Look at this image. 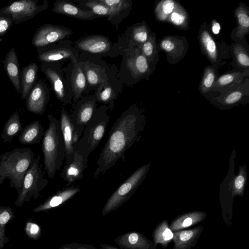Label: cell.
<instances>
[{
	"label": "cell",
	"instance_id": "f907efd6",
	"mask_svg": "<svg viewBox=\"0 0 249 249\" xmlns=\"http://www.w3.org/2000/svg\"><path fill=\"white\" fill-rule=\"evenodd\" d=\"M77 249H86L85 248H84V247H80Z\"/></svg>",
	"mask_w": 249,
	"mask_h": 249
},
{
	"label": "cell",
	"instance_id": "bcb514c9",
	"mask_svg": "<svg viewBox=\"0 0 249 249\" xmlns=\"http://www.w3.org/2000/svg\"><path fill=\"white\" fill-rule=\"evenodd\" d=\"M10 218L9 213L4 211L0 214V224H4L6 223Z\"/></svg>",
	"mask_w": 249,
	"mask_h": 249
},
{
	"label": "cell",
	"instance_id": "44dd1931",
	"mask_svg": "<svg viewBox=\"0 0 249 249\" xmlns=\"http://www.w3.org/2000/svg\"><path fill=\"white\" fill-rule=\"evenodd\" d=\"M198 38L202 52L213 66L217 67L220 63L217 46L212 36L209 27L205 22L202 24L200 28Z\"/></svg>",
	"mask_w": 249,
	"mask_h": 249
},
{
	"label": "cell",
	"instance_id": "c3c4849f",
	"mask_svg": "<svg viewBox=\"0 0 249 249\" xmlns=\"http://www.w3.org/2000/svg\"><path fill=\"white\" fill-rule=\"evenodd\" d=\"M100 246L102 249H118L108 245H101Z\"/></svg>",
	"mask_w": 249,
	"mask_h": 249
},
{
	"label": "cell",
	"instance_id": "2e32d148",
	"mask_svg": "<svg viewBox=\"0 0 249 249\" xmlns=\"http://www.w3.org/2000/svg\"><path fill=\"white\" fill-rule=\"evenodd\" d=\"M50 90L42 79L36 81L26 101V108L30 112L41 115L47 108L50 100Z\"/></svg>",
	"mask_w": 249,
	"mask_h": 249
},
{
	"label": "cell",
	"instance_id": "8d00e7d4",
	"mask_svg": "<svg viewBox=\"0 0 249 249\" xmlns=\"http://www.w3.org/2000/svg\"><path fill=\"white\" fill-rule=\"evenodd\" d=\"M167 22L183 30H187L189 28L190 18L188 14L184 7L178 2L168 17Z\"/></svg>",
	"mask_w": 249,
	"mask_h": 249
},
{
	"label": "cell",
	"instance_id": "ac0fdd59",
	"mask_svg": "<svg viewBox=\"0 0 249 249\" xmlns=\"http://www.w3.org/2000/svg\"><path fill=\"white\" fill-rule=\"evenodd\" d=\"M59 123L65 149L66 162L72 158L80 138L72 124L71 114L64 107L60 112Z\"/></svg>",
	"mask_w": 249,
	"mask_h": 249
},
{
	"label": "cell",
	"instance_id": "d6986e66",
	"mask_svg": "<svg viewBox=\"0 0 249 249\" xmlns=\"http://www.w3.org/2000/svg\"><path fill=\"white\" fill-rule=\"evenodd\" d=\"M151 31L145 21L132 24L119 36L118 43L123 49L139 47L148 39Z\"/></svg>",
	"mask_w": 249,
	"mask_h": 249
},
{
	"label": "cell",
	"instance_id": "52a82bcc",
	"mask_svg": "<svg viewBox=\"0 0 249 249\" xmlns=\"http://www.w3.org/2000/svg\"><path fill=\"white\" fill-rule=\"evenodd\" d=\"M149 165H144L129 176L113 193L106 203L102 214L116 210L128 200L146 177Z\"/></svg>",
	"mask_w": 249,
	"mask_h": 249
},
{
	"label": "cell",
	"instance_id": "603a6c76",
	"mask_svg": "<svg viewBox=\"0 0 249 249\" xmlns=\"http://www.w3.org/2000/svg\"><path fill=\"white\" fill-rule=\"evenodd\" d=\"M52 11L54 13L80 20H90L99 18L90 11H85L68 0H58L53 5Z\"/></svg>",
	"mask_w": 249,
	"mask_h": 249
},
{
	"label": "cell",
	"instance_id": "681fc988",
	"mask_svg": "<svg viewBox=\"0 0 249 249\" xmlns=\"http://www.w3.org/2000/svg\"><path fill=\"white\" fill-rule=\"evenodd\" d=\"M60 249H71L70 248L63 247L62 248H60Z\"/></svg>",
	"mask_w": 249,
	"mask_h": 249
},
{
	"label": "cell",
	"instance_id": "83f0119b",
	"mask_svg": "<svg viewBox=\"0 0 249 249\" xmlns=\"http://www.w3.org/2000/svg\"><path fill=\"white\" fill-rule=\"evenodd\" d=\"M249 74L248 69L243 71H234L226 73L217 77L211 91H217L222 93L242 83L245 80V77H248Z\"/></svg>",
	"mask_w": 249,
	"mask_h": 249
},
{
	"label": "cell",
	"instance_id": "f6af8a7d",
	"mask_svg": "<svg viewBox=\"0 0 249 249\" xmlns=\"http://www.w3.org/2000/svg\"><path fill=\"white\" fill-rule=\"evenodd\" d=\"M220 25L216 20L213 19L211 24V31L214 35H218L220 30Z\"/></svg>",
	"mask_w": 249,
	"mask_h": 249
},
{
	"label": "cell",
	"instance_id": "5bb4252c",
	"mask_svg": "<svg viewBox=\"0 0 249 249\" xmlns=\"http://www.w3.org/2000/svg\"><path fill=\"white\" fill-rule=\"evenodd\" d=\"M97 104L94 93L83 96L75 104L71 116L72 124L79 138L81 137L85 126L97 109Z\"/></svg>",
	"mask_w": 249,
	"mask_h": 249
},
{
	"label": "cell",
	"instance_id": "5b68a950",
	"mask_svg": "<svg viewBox=\"0 0 249 249\" xmlns=\"http://www.w3.org/2000/svg\"><path fill=\"white\" fill-rule=\"evenodd\" d=\"M64 67L61 62H41V71L49 80L55 97L64 105L72 102L71 73L73 63Z\"/></svg>",
	"mask_w": 249,
	"mask_h": 249
},
{
	"label": "cell",
	"instance_id": "1f68e13d",
	"mask_svg": "<svg viewBox=\"0 0 249 249\" xmlns=\"http://www.w3.org/2000/svg\"><path fill=\"white\" fill-rule=\"evenodd\" d=\"M38 66L36 62H33L23 67L20 71V83L22 89L21 98L26 100L30 91L36 81Z\"/></svg>",
	"mask_w": 249,
	"mask_h": 249
},
{
	"label": "cell",
	"instance_id": "60d3db41",
	"mask_svg": "<svg viewBox=\"0 0 249 249\" xmlns=\"http://www.w3.org/2000/svg\"><path fill=\"white\" fill-rule=\"evenodd\" d=\"M177 3L173 0H162L160 1L155 6L154 10L156 19L159 21L167 22Z\"/></svg>",
	"mask_w": 249,
	"mask_h": 249
},
{
	"label": "cell",
	"instance_id": "ab89813d",
	"mask_svg": "<svg viewBox=\"0 0 249 249\" xmlns=\"http://www.w3.org/2000/svg\"><path fill=\"white\" fill-rule=\"evenodd\" d=\"M217 74L216 67L208 66L205 67L198 88L199 91L202 95L211 91L213 84L218 77Z\"/></svg>",
	"mask_w": 249,
	"mask_h": 249
},
{
	"label": "cell",
	"instance_id": "3957f363",
	"mask_svg": "<svg viewBox=\"0 0 249 249\" xmlns=\"http://www.w3.org/2000/svg\"><path fill=\"white\" fill-rule=\"evenodd\" d=\"M35 154L29 148H17L0 155V175L1 184L6 179L10 186L19 194L24 176L31 166Z\"/></svg>",
	"mask_w": 249,
	"mask_h": 249
},
{
	"label": "cell",
	"instance_id": "7bdbcfd3",
	"mask_svg": "<svg viewBox=\"0 0 249 249\" xmlns=\"http://www.w3.org/2000/svg\"><path fill=\"white\" fill-rule=\"evenodd\" d=\"M13 22L8 18L0 16V36H4L11 29Z\"/></svg>",
	"mask_w": 249,
	"mask_h": 249
},
{
	"label": "cell",
	"instance_id": "7a4b0ae2",
	"mask_svg": "<svg viewBox=\"0 0 249 249\" xmlns=\"http://www.w3.org/2000/svg\"><path fill=\"white\" fill-rule=\"evenodd\" d=\"M49 120L48 128L42 138L41 148L44 164V174L53 179L65 159V144L62 137L59 121L52 114L47 116Z\"/></svg>",
	"mask_w": 249,
	"mask_h": 249
},
{
	"label": "cell",
	"instance_id": "4316f807",
	"mask_svg": "<svg viewBox=\"0 0 249 249\" xmlns=\"http://www.w3.org/2000/svg\"><path fill=\"white\" fill-rule=\"evenodd\" d=\"M6 74L18 94H21L20 70L18 58L14 48L7 53L2 61Z\"/></svg>",
	"mask_w": 249,
	"mask_h": 249
},
{
	"label": "cell",
	"instance_id": "7dc6e473",
	"mask_svg": "<svg viewBox=\"0 0 249 249\" xmlns=\"http://www.w3.org/2000/svg\"><path fill=\"white\" fill-rule=\"evenodd\" d=\"M39 231V227L36 224H31V226L30 228V232L32 234H36Z\"/></svg>",
	"mask_w": 249,
	"mask_h": 249
},
{
	"label": "cell",
	"instance_id": "74e56055",
	"mask_svg": "<svg viewBox=\"0 0 249 249\" xmlns=\"http://www.w3.org/2000/svg\"><path fill=\"white\" fill-rule=\"evenodd\" d=\"M138 48L149 64H156L159 60V50L155 33L151 32L147 40Z\"/></svg>",
	"mask_w": 249,
	"mask_h": 249
},
{
	"label": "cell",
	"instance_id": "30bf717a",
	"mask_svg": "<svg viewBox=\"0 0 249 249\" xmlns=\"http://www.w3.org/2000/svg\"><path fill=\"white\" fill-rule=\"evenodd\" d=\"M76 58L86 78L87 87L85 95H87L91 90H95L105 81L109 65L102 57L85 53H80Z\"/></svg>",
	"mask_w": 249,
	"mask_h": 249
},
{
	"label": "cell",
	"instance_id": "484cf974",
	"mask_svg": "<svg viewBox=\"0 0 249 249\" xmlns=\"http://www.w3.org/2000/svg\"><path fill=\"white\" fill-rule=\"evenodd\" d=\"M71 59L73 63V67L71 73V85L73 93L72 102L75 104L77 101L85 95L87 87L85 74L80 63L75 56H72Z\"/></svg>",
	"mask_w": 249,
	"mask_h": 249
},
{
	"label": "cell",
	"instance_id": "f35d334b",
	"mask_svg": "<svg viewBox=\"0 0 249 249\" xmlns=\"http://www.w3.org/2000/svg\"><path fill=\"white\" fill-rule=\"evenodd\" d=\"M79 4L78 6L85 11H90L94 15L101 17H108V8L99 0H73Z\"/></svg>",
	"mask_w": 249,
	"mask_h": 249
},
{
	"label": "cell",
	"instance_id": "7402d4cb",
	"mask_svg": "<svg viewBox=\"0 0 249 249\" xmlns=\"http://www.w3.org/2000/svg\"><path fill=\"white\" fill-rule=\"evenodd\" d=\"M109 9L107 20L118 29L119 25L128 17L132 9L131 0H99Z\"/></svg>",
	"mask_w": 249,
	"mask_h": 249
},
{
	"label": "cell",
	"instance_id": "6da1fadb",
	"mask_svg": "<svg viewBox=\"0 0 249 249\" xmlns=\"http://www.w3.org/2000/svg\"><path fill=\"white\" fill-rule=\"evenodd\" d=\"M143 121V116L136 105L121 114L111 126L107 140L99 156L94 178L105 174L119 160H125L126 151L140 139Z\"/></svg>",
	"mask_w": 249,
	"mask_h": 249
},
{
	"label": "cell",
	"instance_id": "9c48e42d",
	"mask_svg": "<svg viewBox=\"0 0 249 249\" xmlns=\"http://www.w3.org/2000/svg\"><path fill=\"white\" fill-rule=\"evenodd\" d=\"M48 0H20L14 1L0 9V16L11 18L13 23L19 24L33 18L46 10Z\"/></svg>",
	"mask_w": 249,
	"mask_h": 249
},
{
	"label": "cell",
	"instance_id": "ffe728a7",
	"mask_svg": "<svg viewBox=\"0 0 249 249\" xmlns=\"http://www.w3.org/2000/svg\"><path fill=\"white\" fill-rule=\"evenodd\" d=\"M88 157L75 150L71 160L66 162L60 174V178L67 182L66 186L84 178V173L88 167Z\"/></svg>",
	"mask_w": 249,
	"mask_h": 249
},
{
	"label": "cell",
	"instance_id": "7c38bea8",
	"mask_svg": "<svg viewBox=\"0 0 249 249\" xmlns=\"http://www.w3.org/2000/svg\"><path fill=\"white\" fill-rule=\"evenodd\" d=\"M118 70L114 65L109 66L105 81L95 90L98 103L107 105L111 111L114 102L123 89V83L117 76Z\"/></svg>",
	"mask_w": 249,
	"mask_h": 249
},
{
	"label": "cell",
	"instance_id": "e575fe53",
	"mask_svg": "<svg viewBox=\"0 0 249 249\" xmlns=\"http://www.w3.org/2000/svg\"><path fill=\"white\" fill-rule=\"evenodd\" d=\"M237 26L235 35L241 39L249 32V10L248 7L243 3H239L234 11Z\"/></svg>",
	"mask_w": 249,
	"mask_h": 249
},
{
	"label": "cell",
	"instance_id": "ba28073f",
	"mask_svg": "<svg viewBox=\"0 0 249 249\" xmlns=\"http://www.w3.org/2000/svg\"><path fill=\"white\" fill-rule=\"evenodd\" d=\"M74 47L79 53L100 57H116L123 53L118 42L112 43L108 37L102 35H92L79 38L74 43Z\"/></svg>",
	"mask_w": 249,
	"mask_h": 249
},
{
	"label": "cell",
	"instance_id": "d6a6232c",
	"mask_svg": "<svg viewBox=\"0 0 249 249\" xmlns=\"http://www.w3.org/2000/svg\"><path fill=\"white\" fill-rule=\"evenodd\" d=\"M81 191L79 186L71 185L58 190L50 196L43 204L42 209L53 208L64 204L67 201L73 197Z\"/></svg>",
	"mask_w": 249,
	"mask_h": 249
},
{
	"label": "cell",
	"instance_id": "9a60e30c",
	"mask_svg": "<svg viewBox=\"0 0 249 249\" xmlns=\"http://www.w3.org/2000/svg\"><path fill=\"white\" fill-rule=\"evenodd\" d=\"M73 31L68 27L46 23L39 27L34 34L31 44L35 48H41L67 39Z\"/></svg>",
	"mask_w": 249,
	"mask_h": 249
},
{
	"label": "cell",
	"instance_id": "d4e9b609",
	"mask_svg": "<svg viewBox=\"0 0 249 249\" xmlns=\"http://www.w3.org/2000/svg\"><path fill=\"white\" fill-rule=\"evenodd\" d=\"M204 227L197 226L189 230H181L174 232L172 241L173 249H191L196 245Z\"/></svg>",
	"mask_w": 249,
	"mask_h": 249
},
{
	"label": "cell",
	"instance_id": "d590c367",
	"mask_svg": "<svg viewBox=\"0 0 249 249\" xmlns=\"http://www.w3.org/2000/svg\"><path fill=\"white\" fill-rule=\"evenodd\" d=\"M173 236V232L169 228L168 221L164 220L156 226L153 231V243L156 246L160 244L165 249L172 241Z\"/></svg>",
	"mask_w": 249,
	"mask_h": 249
},
{
	"label": "cell",
	"instance_id": "cb8c5ba5",
	"mask_svg": "<svg viewBox=\"0 0 249 249\" xmlns=\"http://www.w3.org/2000/svg\"><path fill=\"white\" fill-rule=\"evenodd\" d=\"M115 242L123 249H156L153 242L138 232H129L118 236Z\"/></svg>",
	"mask_w": 249,
	"mask_h": 249
},
{
	"label": "cell",
	"instance_id": "f1b7e54d",
	"mask_svg": "<svg viewBox=\"0 0 249 249\" xmlns=\"http://www.w3.org/2000/svg\"><path fill=\"white\" fill-rule=\"evenodd\" d=\"M249 78L247 77L241 84L233 87L215 98V101L223 105H233L249 97Z\"/></svg>",
	"mask_w": 249,
	"mask_h": 249
},
{
	"label": "cell",
	"instance_id": "b9f144b4",
	"mask_svg": "<svg viewBox=\"0 0 249 249\" xmlns=\"http://www.w3.org/2000/svg\"><path fill=\"white\" fill-rule=\"evenodd\" d=\"M234 57L238 66L248 70L249 56L248 52L240 44H236L233 47Z\"/></svg>",
	"mask_w": 249,
	"mask_h": 249
},
{
	"label": "cell",
	"instance_id": "4fadbf2b",
	"mask_svg": "<svg viewBox=\"0 0 249 249\" xmlns=\"http://www.w3.org/2000/svg\"><path fill=\"white\" fill-rule=\"evenodd\" d=\"M37 58L41 62H61L78 57L80 53L74 47V43L67 39L46 47L37 48Z\"/></svg>",
	"mask_w": 249,
	"mask_h": 249
},
{
	"label": "cell",
	"instance_id": "f546056e",
	"mask_svg": "<svg viewBox=\"0 0 249 249\" xmlns=\"http://www.w3.org/2000/svg\"><path fill=\"white\" fill-rule=\"evenodd\" d=\"M206 217L207 213L205 212H190L176 217L168 224V226L172 231L174 232L196 225L203 221Z\"/></svg>",
	"mask_w": 249,
	"mask_h": 249
},
{
	"label": "cell",
	"instance_id": "e0dca14e",
	"mask_svg": "<svg viewBox=\"0 0 249 249\" xmlns=\"http://www.w3.org/2000/svg\"><path fill=\"white\" fill-rule=\"evenodd\" d=\"M188 48L185 36H168L163 37L158 43V48L165 53L168 61L173 64L184 58Z\"/></svg>",
	"mask_w": 249,
	"mask_h": 249
},
{
	"label": "cell",
	"instance_id": "8992f818",
	"mask_svg": "<svg viewBox=\"0 0 249 249\" xmlns=\"http://www.w3.org/2000/svg\"><path fill=\"white\" fill-rule=\"evenodd\" d=\"M108 110L107 106L105 105L97 108L85 126L82 137L78 141L75 150L88 158L98 146L105 135L110 120Z\"/></svg>",
	"mask_w": 249,
	"mask_h": 249
},
{
	"label": "cell",
	"instance_id": "8fae6325",
	"mask_svg": "<svg viewBox=\"0 0 249 249\" xmlns=\"http://www.w3.org/2000/svg\"><path fill=\"white\" fill-rule=\"evenodd\" d=\"M40 155L35 158L26 172L22 182V190L19 194V200L36 197L39 193L48 184L49 181L43 178L42 164H40Z\"/></svg>",
	"mask_w": 249,
	"mask_h": 249
},
{
	"label": "cell",
	"instance_id": "816d5d0a",
	"mask_svg": "<svg viewBox=\"0 0 249 249\" xmlns=\"http://www.w3.org/2000/svg\"><path fill=\"white\" fill-rule=\"evenodd\" d=\"M1 185V179H0V186Z\"/></svg>",
	"mask_w": 249,
	"mask_h": 249
},
{
	"label": "cell",
	"instance_id": "ee69618b",
	"mask_svg": "<svg viewBox=\"0 0 249 249\" xmlns=\"http://www.w3.org/2000/svg\"><path fill=\"white\" fill-rule=\"evenodd\" d=\"M245 182V178L242 174H239L234 182V190L236 194L241 193Z\"/></svg>",
	"mask_w": 249,
	"mask_h": 249
},
{
	"label": "cell",
	"instance_id": "4dcf8cb0",
	"mask_svg": "<svg viewBox=\"0 0 249 249\" xmlns=\"http://www.w3.org/2000/svg\"><path fill=\"white\" fill-rule=\"evenodd\" d=\"M43 126L39 121L27 124L20 131L18 141L22 145H32L40 142L44 134Z\"/></svg>",
	"mask_w": 249,
	"mask_h": 249
},
{
	"label": "cell",
	"instance_id": "277c9868",
	"mask_svg": "<svg viewBox=\"0 0 249 249\" xmlns=\"http://www.w3.org/2000/svg\"><path fill=\"white\" fill-rule=\"evenodd\" d=\"M122 60L117 76L123 83L132 86L148 79L156 64H149L138 47L123 50Z\"/></svg>",
	"mask_w": 249,
	"mask_h": 249
},
{
	"label": "cell",
	"instance_id": "836d02e7",
	"mask_svg": "<svg viewBox=\"0 0 249 249\" xmlns=\"http://www.w3.org/2000/svg\"><path fill=\"white\" fill-rule=\"evenodd\" d=\"M22 129L20 116L18 111H14L5 122L0 138L3 143L11 142L13 138Z\"/></svg>",
	"mask_w": 249,
	"mask_h": 249
}]
</instances>
